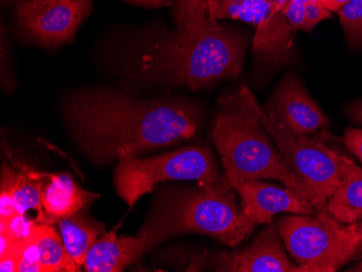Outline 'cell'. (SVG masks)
Wrapping results in <instances>:
<instances>
[{
  "instance_id": "5b68a950",
  "label": "cell",
  "mask_w": 362,
  "mask_h": 272,
  "mask_svg": "<svg viewBox=\"0 0 362 272\" xmlns=\"http://www.w3.org/2000/svg\"><path fill=\"white\" fill-rule=\"evenodd\" d=\"M229 184L199 186L181 191L158 218L168 235L201 233L235 247L253 231L254 225L237 204Z\"/></svg>"
},
{
  "instance_id": "603a6c76",
  "label": "cell",
  "mask_w": 362,
  "mask_h": 272,
  "mask_svg": "<svg viewBox=\"0 0 362 272\" xmlns=\"http://www.w3.org/2000/svg\"><path fill=\"white\" fill-rule=\"evenodd\" d=\"M343 140L347 149L362 163V128H347Z\"/></svg>"
},
{
  "instance_id": "f1b7e54d",
  "label": "cell",
  "mask_w": 362,
  "mask_h": 272,
  "mask_svg": "<svg viewBox=\"0 0 362 272\" xmlns=\"http://www.w3.org/2000/svg\"><path fill=\"white\" fill-rule=\"evenodd\" d=\"M358 225H359L360 232H361V235H362V220L359 221V223H358ZM355 271H362V263L360 264L359 266H357V267L355 268Z\"/></svg>"
},
{
  "instance_id": "6da1fadb",
  "label": "cell",
  "mask_w": 362,
  "mask_h": 272,
  "mask_svg": "<svg viewBox=\"0 0 362 272\" xmlns=\"http://www.w3.org/2000/svg\"><path fill=\"white\" fill-rule=\"evenodd\" d=\"M62 111L79 149L99 164L190 139L199 125V113L185 101L146 100L115 89L72 91Z\"/></svg>"
},
{
  "instance_id": "5bb4252c",
  "label": "cell",
  "mask_w": 362,
  "mask_h": 272,
  "mask_svg": "<svg viewBox=\"0 0 362 272\" xmlns=\"http://www.w3.org/2000/svg\"><path fill=\"white\" fill-rule=\"evenodd\" d=\"M97 198L99 194L81 188L69 174L49 175L42 194L44 223L54 225L58 219L76 214Z\"/></svg>"
},
{
  "instance_id": "7402d4cb",
  "label": "cell",
  "mask_w": 362,
  "mask_h": 272,
  "mask_svg": "<svg viewBox=\"0 0 362 272\" xmlns=\"http://www.w3.org/2000/svg\"><path fill=\"white\" fill-rule=\"evenodd\" d=\"M332 17L330 10H327L321 0H307L305 6V22L303 30L309 33L317 24L323 20Z\"/></svg>"
},
{
  "instance_id": "9a60e30c",
  "label": "cell",
  "mask_w": 362,
  "mask_h": 272,
  "mask_svg": "<svg viewBox=\"0 0 362 272\" xmlns=\"http://www.w3.org/2000/svg\"><path fill=\"white\" fill-rule=\"evenodd\" d=\"M45 177V175L36 172L25 165L18 167L4 165L1 170V189L11 192L18 213L26 214L28 211H36L40 223L45 221L42 206Z\"/></svg>"
},
{
  "instance_id": "30bf717a",
  "label": "cell",
  "mask_w": 362,
  "mask_h": 272,
  "mask_svg": "<svg viewBox=\"0 0 362 272\" xmlns=\"http://www.w3.org/2000/svg\"><path fill=\"white\" fill-rule=\"evenodd\" d=\"M117 228L95 241L85 259L87 272H121L144 253L168 239V231L160 218L144 229L138 237L117 235Z\"/></svg>"
},
{
  "instance_id": "52a82bcc",
  "label": "cell",
  "mask_w": 362,
  "mask_h": 272,
  "mask_svg": "<svg viewBox=\"0 0 362 272\" xmlns=\"http://www.w3.org/2000/svg\"><path fill=\"white\" fill-rule=\"evenodd\" d=\"M256 113L284 161L308 187L317 211H327V201L341 184L349 158L311 136H296L274 125L255 100Z\"/></svg>"
},
{
  "instance_id": "7c38bea8",
  "label": "cell",
  "mask_w": 362,
  "mask_h": 272,
  "mask_svg": "<svg viewBox=\"0 0 362 272\" xmlns=\"http://www.w3.org/2000/svg\"><path fill=\"white\" fill-rule=\"evenodd\" d=\"M241 196L242 211L254 225L270 223L276 214L314 215L316 208L296 191L260 180L233 184Z\"/></svg>"
},
{
  "instance_id": "ac0fdd59",
  "label": "cell",
  "mask_w": 362,
  "mask_h": 272,
  "mask_svg": "<svg viewBox=\"0 0 362 272\" xmlns=\"http://www.w3.org/2000/svg\"><path fill=\"white\" fill-rule=\"evenodd\" d=\"M34 239L40 251L42 272L79 271V266L73 261L63 244L61 235L50 223H38Z\"/></svg>"
},
{
  "instance_id": "4fadbf2b",
  "label": "cell",
  "mask_w": 362,
  "mask_h": 272,
  "mask_svg": "<svg viewBox=\"0 0 362 272\" xmlns=\"http://www.w3.org/2000/svg\"><path fill=\"white\" fill-rule=\"evenodd\" d=\"M207 13L213 21L233 19L255 26L254 52L264 56L274 16L272 0H209Z\"/></svg>"
},
{
  "instance_id": "8992f818",
  "label": "cell",
  "mask_w": 362,
  "mask_h": 272,
  "mask_svg": "<svg viewBox=\"0 0 362 272\" xmlns=\"http://www.w3.org/2000/svg\"><path fill=\"white\" fill-rule=\"evenodd\" d=\"M168 180H192L204 187L229 184L226 177H221L207 148L188 147L152 158L121 160L115 170L114 184L126 204L133 207L156 184Z\"/></svg>"
},
{
  "instance_id": "e0dca14e",
  "label": "cell",
  "mask_w": 362,
  "mask_h": 272,
  "mask_svg": "<svg viewBox=\"0 0 362 272\" xmlns=\"http://www.w3.org/2000/svg\"><path fill=\"white\" fill-rule=\"evenodd\" d=\"M60 231L63 244L73 261L81 267L84 265L87 254L95 244L98 237L103 232V223L89 218L81 213L62 217L56 221Z\"/></svg>"
},
{
  "instance_id": "cb8c5ba5",
  "label": "cell",
  "mask_w": 362,
  "mask_h": 272,
  "mask_svg": "<svg viewBox=\"0 0 362 272\" xmlns=\"http://www.w3.org/2000/svg\"><path fill=\"white\" fill-rule=\"evenodd\" d=\"M20 243H16L13 251L0 256V271L1 272H19L20 266Z\"/></svg>"
},
{
  "instance_id": "484cf974",
  "label": "cell",
  "mask_w": 362,
  "mask_h": 272,
  "mask_svg": "<svg viewBox=\"0 0 362 272\" xmlns=\"http://www.w3.org/2000/svg\"><path fill=\"white\" fill-rule=\"evenodd\" d=\"M325 7L331 12L339 11L341 7L346 5L351 0H321Z\"/></svg>"
},
{
  "instance_id": "8fae6325",
  "label": "cell",
  "mask_w": 362,
  "mask_h": 272,
  "mask_svg": "<svg viewBox=\"0 0 362 272\" xmlns=\"http://www.w3.org/2000/svg\"><path fill=\"white\" fill-rule=\"evenodd\" d=\"M211 268L229 272H305L304 268L288 259L276 226L264 229L241 251L215 256Z\"/></svg>"
},
{
  "instance_id": "d4e9b609",
  "label": "cell",
  "mask_w": 362,
  "mask_h": 272,
  "mask_svg": "<svg viewBox=\"0 0 362 272\" xmlns=\"http://www.w3.org/2000/svg\"><path fill=\"white\" fill-rule=\"evenodd\" d=\"M351 122L362 126V99L351 103L345 110Z\"/></svg>"
},
{
  "instance_id": "4316f807",
  "label": "cell",
  "mask_w": 362,
  "mask_h": 272,
  "mask_svg": "<svg viewBox=\"0 0 362 272\" xmlns=\"http://www.w3.org/2000/svg\"><path fill=\"white\" fill-rule=\"evenodd\" d=\"M129 3L137 5L148 6V7H158L165 4L166 0H127Z\"/></svg>"
},
{
  "instance_id": "ffe728a7",
  "label": "cell",
  "mask_w": 362,
  "mask_h": 272,
  "mask_svg": "<svg viewBox=\"0 0 362 272\" xmlns=\"http://www.w3.org/2000/svg\"><path fill=\"white\" fill-rule=\"evenodd\" d=\"M38 223L26 214H16L8 220H0V231L9 233L16 243L23 242L34 233Z\"/></svg>"
},
{
  "instance_id": "83f0119b",
  "label": "cell",
  "mask_w": 362,
  "mask_h": 272,
  "mask_svg": "<svg viewBox=\"0 0 362 272\" xmlns=\"http://www.w3.org/2000/svg\"><path fill=\"white\" fill-rule=\"evenodd\" d=\"M1 1V4L3 5L9 6V5H13V4H19L20 1H22V0H0Z\"/></svg>"
},
{
  "instance_id": "3957f363",
  "label": "cell",
  "mask_w": 362,
  "mask_h": 272,
  "mask_svg": "<svg viewBox=\"0 0 362 272\" xmlns=\"http://www.w3.org/2000/svg\"><path fill=\"white\" fill-rule=\"evenodd\" d=\"M255 97L246 86L221 101L213 139L230 186L274 179L296 191L315 207L308 187L288 167L256 113ZM316 208V207H315Z\"/></svg>"
},
{
  "instance_id": "9c48e42d",
  "label": "cell",
  "mask_w": 362,
  "mask_h": 272,
  "mask_svg": "<svg viewBox=\"0 0 362 272\" xmlns=\"http://www.w3.org/2000/svg\"><path fill=\"white\" fill-rule=\"evenodd\" d=\"M262 109L274 125L292 135H315L330 126L318 103L294 74L282 79Z\"/></svg>"
},
{
  "instance_id": "2e32d148",
  "label": "cell",
  "mask_w": 362,
  "mask_h": 272,
  "mask_svg": "<svg viewBox=\"0 0 362 272\" xmlns=\"http://www.w3.org/2000/svg\"><path fill=\"white\" fill-rule=\"evenodd\" d=\"M327 211L343 223L362 220V168L349 158L343 179L329 199Z\"/></svg>"
},
{
  "instance_id": "ba28073f",
  "label": "cell",
  "mask_w": 362,
  "mask_h": 272,
  "mask_svg": "<svg viewBox=\"0 0 362 272\" xmlns=\"http://www.w3.org/2000/svg\"><path fill=\"white\" fill-rule=\"evenodd\" d=\"M93 11V0H22L16 19L22 34L46 48L70 42Z\"/></svg>"
},
{
  "instance_id": "7a4b0ae2",
  "label": "cell",
  "mask_w": 362,
  "mask_h": 272,
  "mask_svg": "<svg viewBox=\"0 0 362 272\" xmlns=\"http://www.w3.org/2000/svg\"><path fill=\"white\" fill-rule=\"evenodd\" d=\"M245 40L237 30L207 17L177 26L141 52L138 73L191 90L206 88L242 72Z\"/></svg>"
},
{
  "instance_id": "44dd1931",
  "label": "cell",
  "mask_w": 362,
  "mask_h": 272,
  "mask_svg": "<svg viewBox=\"0 0 362 272\" xmlns=\"http://www.w3.org/2000/svg\"><path fill=\"white\" fill-rule=\"evenodd\" d=\"M209 0H177V26H184L194 20L209 16L207 5Z\"/></svg>"
},
{
  "instance_id": "d6986e66",
  "label": "cell",
  "mask_w": 362,
  "mask_h": 272,
  "mask_svg": "<svg viewBox=\"0 0 362 272\" xmlns=\"http://www.w3.org/2000/svg\"><path fill=\"white\" fill-rule=\"evenodd\" d=\"M337 12L347 44L362 49V0H351Z\"/></svg>"
},
{
  "instance_id": "277c9868",
  "label": "cell",
  "mask_w": 362,
  "mask_h": 272,
  "mask_svg": "<svg viewBox=\"0 0 362 272\" xmlns=\"http://www.w3.org/2000/svg\"><path fill=\"white\" fill-rule=\"evenodd\" d=\"M279 235L296 265L305 272H334L362 249L359 225L343 223L327 211L286 215L276 225Z\"/></svg>"
}]
</instances>
